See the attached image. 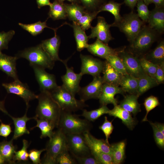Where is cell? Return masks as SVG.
I'll return each instance as SVG.
<instances>
[{"mask_svg":"<svg viewBox=\"0 0 164 164\" xmlns=\"http://www.w3.org/2000/svg\"><path fill=\"white\" fill-rule=\"evenodd\" d=\"M37 95L38 103L35 116L49 121L57 128L61 111L60 107L49 92L40 91Z\"/></svg>","mask_w":164,"mask_h":164,"instance_id":"1","label":"cell"},{"mask_svg":"<svg viewBox=\"0 0 164 164\" xmlns=\"http://www.w3.org/2000/svg\"><path fill=\"white\" fill-rule=\"evenodd\" d=\"M79 116L61 110L57 128L60 129L66 135L90 132L92 127L91 123L86 119L80 118Z\"/></svg>","mask_w":164,"mask_h":164,"instance_id":"2","label":"cell"},{"mask_svg":"<svg viewBox=\"0 0 164 164\" xmlns=\"http://www.w3.org/2000/svg\"><path fill=\"white\" fill-rule=\"evenodd\" d=\"M50 93L63 111L72 112L82 109L87 106L84 101L76 99L75 96L62 85L58 86Z\"/></svg>","mask_w":164,"mask_h":164,"instance_id":"3","label":"cell"},{"mask_svg":"<svg viewBox=\"0 0 164 164\" xmlns=\"http://www.w3.org/2000/svg\"><path fill=\"white\" fill-rule=\"evenodd\" d=\"M57 128L47 142L41 164H56L57 156L67 146L66 135L60 129Z\"/></svg>","mask_w":164,"mask_h":164,"instance_id":"4","label":"cell"},{"mask_svg":"<svg viewBox=\"0 0 164 164\" xmlns=\"http://www.w3.org/2000/svg\"><path fill=\"white\" fill-rule=\"evenodd\" d=\"M15 56L18 59L22 58L26 59L29 62L30 66L35 65L52 70L54 66L55 61L45 51L40 44L20 51Z\"/></svg>","mask_w":164,"mask_h":164,"instance_id":"5","label":"cell"},{"mask_svg":"<svg viewBox=\"0 0 164 164\" xmlns=\"http://www.w3.org/2000/svg\"><path fill=\"white\" fill-rule=\"evenodd\" d=\"M144 23L137 14L132 12L122 17L118 22L111 24L112 26L118 27L131 44L144 26Z\"/></svg>","mask_w":164,"mask_h":164,"instance_id":"6","label":"cell"},{"mask_svg":"<svg viewBox=\"0 0 164 164\" xmlns=\"http://www.w3.org/2000/svg\"><path fill=\"white\" fill-rule=\"evenodd\" d=\"M155 38V31L149 26H143L131 44V48L135 52H143L150 47Z\"/></svg>","mask_w":164,"mask_h":164,"instance_id":"7","label":"cell"},{"mask_svg":"<svg viewBox=\"0 0 164 164\" xmlns=\"http://www.w3.org/2000/svg\"><path fill=\"white\" fill-rule=\"evenodd\" d=\"M68 149L73 157L83 156L91 154L83 134L66 135Z\"/></svg>","mask_w":164,"mask_h":164,"instance_id":"8","label":"cell"},{"mask_svg":"<svg viewBox=\"0 0 164 164\" xmlns=\"http://www.w3.org/2000/svg\"><path fill=\"white\" fill-rule=\"evenodd\" d=\"M2 85L8 93L16 95L22 98L26 108H29L30 101L37 99L38 95L30 89L27 84L22 83L19 79L9 83H3Z\"/></svg>","mask_w":164,"mask_h":164,"instance_id":"9","label":"cell"},{"mask_svg":"<svg viewBox=\"0 0 164 164\" xmlns=\"http://www.w3.org/2000/svg\"><path fill=\"white\" fill-rule=\"evenodd\" d=\"M67 60H62L66 68V73L61 76L62 86L73 96L78 93L80 87V81L83 75L80 73H76L73 67H69L67 64Z\"/></svg>","mask_w":164,"mask_h":164,"instance_id":"10","label":"cell"},{"mask_svg":"<svg viewBox=\"0 0 164 164\" xmlns=\"http://www.w3.org/2000/svg\"><path fill=\"white\" fill-rule=\"evenodd\" d=\"M31 66L33 69L40 91H46L50 92L58 86L54 74L48 73L45 71V69L42 67L35 65Z\"/></svg>","mask_w":164,"mask_h":164,"instance_id":"11","label":"cell"},{"mask_svg":"<svg viewBox=\"0 0 164 164\" xmlns=\"http://www.w3.org/2000/svg\"><path fill=\"white\" fill-rule=\"evenodd\" d=\"M81 62L80 73L83 75L89 74L93 77L100 76L102 72L104 62L90 55L80 54Z\"/></svg>","mask_w":164,"mask_h":164,"instance_id":"12","label":"cell"},{"mask_svg":"<svg viewBox=\"0 0 164 164\" xmlns=\"http://www.w3.org/2000/svg\"><path fill=\"white\" fill-rule=\"evenodd\" d=\"M118 56L122 60L128 74L138 78L145 73L141 67L140 59L136 56L124 50L118 52Z\"/></svg>","mask_w":164,"mask_h":164,"instance_id":"13","label":"cell"},{"mask_svg":"<svg viewBox=\"0 0 164 164\" xmlns=\"http://www.w3.org/2000/svg\"><path fill=\"white\" fill-rule=\"evenodd\" d=\"M97 18V24L95 26L91 28V33L88 36V39L96 37L98 40L108 44L109 42L113 39L110 30L111 24H108L103 17L98 16Z\"/></svg>","mask_w":164,"mask_h":164,"instance_id":"14","label":"cell"},{"mask_svg":"<svg viewBox=\"0 0 164 164\" xmlns=\"http://www.w3.org/2000/svg\"><path fill=\"white\" fill-rule=\"evenodd\" d=\"M93 77L92 81L88 85L80 87L78 92L80 100L85 101L91 99H98L104 82L100 76Z\"/></svg>","mask_w":164,"mask_h":164,"instance_id":"15","label":"cell"},{"mask_svg":"<svg viewBox=\"0 0 164 164\" xmlns=\"http://www.w3.org/2000/svg\"><path fill=\"white\" fill-rule=\"evenodd\" d=\"M124 93L119 86L104 83L98 98L100 103L101 106L109 104H112L114 106L117 105L118 102L114 97L115 95L119 94H123Z\"/></svg>","mask_w":164,"mask_h":164,"instance_id":"16","label":"cell"},{"mask_svg":"<svg viewBox=\"0 0 164 164\" xmlns=\"http://www.w3.org/2000/svg\"><path fill=\"white\" fill-rule=\"evenodd\" d=\"M57 29L55 28L54 30L55 34L53 37L42 41L40 44L52 60L55 62L59 61L62 62L63 60L60 58L58 54L60 40L59 36L56 35Z\"/></svg>","mask_w":164,"mask_h":164,"instance_id":"17","label":"cell"},{"mask_svg":"<svg viewBox=\"0 0 164 164\" xmlns=\"http://www.w3.org/2000/svg\"><path fill=\"white\" fill-rule=\"evenodd\" d=\"M86 48L91 54L105 59L111 55H118V52L97 39L93 43L88 44Z\"/></svg>","mask_w":164,"mask_h":164,"instance_id":"18","label":"cell"},{"mask_svg":"<svg viewBox=\"0 0 164 164\" xmlns=\"http://www.w3.org/2000/svg\"><path fill=\"white\" fill-rule=\"evenodd\" d=\"M16 56L7 55L0 52V70L14 80H18L16 69Z\"/></svg>","mask_w":164,"mask_h":164,"instance_id":"19","label":"cell"},{"mask_svg":"<svg viewBox=\"0 0 164 164\" xmlns=\"http://www.w3.org/2000/svg\"><path fill=\"white\" fill-rule=\"evenodd\" d=\"M85 142L91 152L111 154V145L104 139H98L92 135L90 132L83 134Z\"/></svg>","mask_w":164,"mask_h":164,"instance_id":"20","label":"cell"},{"mask_svg":"<svg viewBox=\"0 0 164 164\" xmlns=\"http://www.w3.org/2000/svg\"><path fill=\"white\" fill-rule=\"evenodd\" d=\"M147 22L149 26L159 33L164 30V10L162 8L155 7L150 11Z\"/></svg>","mask_w":164,"mask_h":164,"instance_id":"21","label":"cell"},{"mask_svg":"<svg viewBox=\"0 0 164 164\" xmlns=\"http://www.w3.org/2000/svg\"><path fill=\"white\" fill-rule=\"evenodd\" d=\"M108 114L110 116L121 119L122 123L131 130H133L136 124L135 119L132 117L131 113L123 109L120 105L114 106L113 109L110 110Z\"/></svg>","mask_w":164,"mask_h":164,"instance_id":"22","label":"cell"},{"mask_svg":"<svg viewBox=\"0 0 164 164\" xmlns=\"http://www.w3.org/2000/svg\"><path fill=\"white\" fill-rule=\"evenodd\" d=\"M104 83L119 86L123 75L114 69L107 60L104 62L102 72Z\"/></svg>","mask_w":164,"mask_h":164,"instance_id":"23","label":"cell"},{"mask_svg":"<svg viewBox=\"0 0 164 164\" xmlns=\"http://www.w3.org/2000/svg\"><path fill=\"white\" fill-rule=\"evenodd\" d=\"M28 108H26L25 114L21 117L15 118L9 114V116L13 120L14 125V135L12 138L16 139L24 134H30L29 131L26 128V123L29 120L34 119V116L29 118L27 116V112Z\"/></svg>","mask_w":164,"mask_h":164,"instance_id":"24","label":"cell"},{"mask_svg":"<svg viewBox=\"0 0 164 164\" xmlns=\"http://www.w3.org/2000/svg\"><path fill=\"white\" fill-rule=\"evenodd\" d=\"M138 97L135 94L127 95L121 101L119 105L124 109L135 115L141 111L140 104L138 101Z\"/></svg>","mask_w":164,"mask_h":164,"instance_id":"25","label":"cell"},{"mask_svg":"<svg viewBox=\"0 0 164 164\" xmlns=\"http://www.w3.org/2000/svg\"><path fill=\"white\" fill-rule=\"evenodd\" d=\"M13 139L9 141L4 140L0 142V154L6 163H15L13 160L15 152L17 149L13 144Z\"/></svg>","mask_w":164,"mask_h":164,"instance_id":"26","label":"cell"},{"mask_svg":"<svg viewBox=\"0 0 164 164\" xmlns=\"http://www.w3.org/2000/svg\"><path fill=\"white\" fill-rule=\"evenodd\" d=\"M138 85V78L127 74L123 75L119 86L124 92L137 95Z\"/></svg>","mask_w":164,"mask_h":164,"instance_id":"27","label":"cell"},{"mask_svg":"<svg viewBox=\"0 0 164 164\" xmlns=\"http://www.w3.org/2000/svg\"><path fill=\"white\" fill-rule=\"evenodd\" d=\"M73 28L76 40L77 50L81 51L86 48L88 45V36L81 27L76 22H73L71 25Z\"/></svg>","mask_w":164,"mask_h":164,"instance_id":"28","label":"cell"},{"mask_svg":"<svg viewBox=\"0 0 164 164\" xmlns=\"http://www.w3.org/2000/svg\"><path fill=\"white\" fill-rule=\"evenodd\" d=\"M126 142L123 140L111 145V154L114 164L121 163L125 158Z\"/></svg>","mask_w":164,"mask_h":164,"instance_id":"29","label":"cell"},{"mask_svg":"<svg viewBox=\"0 0 164 164\" xmlns=\"http://www.w3.org/2000/svg\"><path fill=\"white\" fill-rule=\"evenodd\" d=\"M67 16L73 22H77L87 12L85 8L76 3H64Z\"/></svg>","mask_w":164,"mask_h":164,"instance_id":"30","label":"cell"},{"mask_svg":"<svg viewBox=\"0 0 164 164\" xmlns=\"http://www.w3.org/2000/svg\"><path fill=\"white\" fill-rule=\"evenodd\" d=\"M159 84L155 78L145 73L138 78L137 95L139 97L149 90Z\"/></svg>","mask_w":164,"mask_h":164,"instance_id":"31","label":"cell"},{"mask_svg":"<svg viewBox=\"0 0 164 164\" xmlns=\"http://www.w3.org/2000/svg\"><path fill=\"white\" fill-rule=\"evenodd\" d=\"M34 119L37 122L36 125L31 128L32 130L36 127L38 128L41 130V139L48 137L49 138L53 135L54 132L53 130L55 127L54 125L49 121L44 119L38 118L36 116Z\"/></svg>","mask_w":164,"mask_h":164,"instance_id":"32","label":"cell"},{"mask_svg":"<svg viewBox=\"0 0 164 164\" xmlns=\"http://www.w3.org/2000/svg\"><path fill=\"white\" fill-rule=\"evenodd\" d=\"M49 6L48 18H50L53 20L66 19L67 16L63 3H61L58 0H55Z\"/></svg>","mask_w":164,"mask_h":164,"instance_id":"33","label":"cell"},{"mask_svg":"<svg viewBox=\"0 0 164 164\" xmlns=\"http://www.w3.org/2000/svg\"><path fill=\"white\" fill-rule=\"evenodd\" d=\"M47 19L44 22L39 21L30 24L19 23L18 24L23 29L28 32L32 36H35L41 33L46 28L52 29L53 30H54L55 28L50 27L47 26L46 22Z\"/></svg>","mask_w":164,"mask_h":164,"instance_id":"34","label":"cell"},{"mask_svg":"<svg viewBox=\"0 0 164 164\" xmlns=\"http://www.w3.org/2000/svg\"><path fill=\"white\" fill-rule=\"evenodd\" d=\"M121 4L113 1H110L101 6L97 11L99 13L102 11H107L112 14L114 17V24L119 22L121 18L120 12Z\"/></svg>","mask_w":164,"mask_h":164,"instance_id":"35","label":"cell"},{"mask_svg":"<svg viewBox=\"0 0 164 164\" xmlns=\"http://www.w3.org/2000/svg\"><path fill=\"white\" fill-rule=\"evenodd\" d=\"M156 64L164 62V42H160L156 47L145 57Z\"/></svg>","mask_w":164,"mask_h":164,"instance_id":"36","label":"cell"},{"mask_svg":"<svg viewBox=\"0 0 164 164\" xmlns=\"http://www.w3.org/2000/svg\"><path fill=\"white\" fill-rule=\"evenodd\" d=\"M110 110L107 105H103L98 108L91 111L84 109L81 116L90 122H94L103 114H108Z\"/></svg>","mask_w":164,"mask_h":164,"instance_id":"37","label":"cell"},{"mask_svg":"<svg viewBox=\"0 0 164 164\" xmlns=\"http://www.w3.org/2000/svg\"><path fill=\"white\" fill-rule=\"evenodd\" d=\"M98 13L97 11L92 13L87 12L76 22L84 31L91 28V23Z\"/></svg>","mask_w":164,"mask_h":164,"instance_id":"38","label":"cell"},{"mask_svg":"<svg viewBox=\"0 0 164 164\" xmlns=\"http://www.w3.org/2000/svg\"><path fill=\"white\" fill-rule=\"evenodd\" d=\"M77 163L76 161L70 153L67 146L59 154L56 158V164H75Z\"/></svg>","mask_w":164,"mask_h":164,"instance_id":"39","label":"cell"},{"mask_svg":"<svg viewBox=\"0 0 164 164\" xmlns=\"http://www.w3.org/2000/svg\"><path fill=\"white\" fill-rule=\"evenodd\" d=\"M116 70L123 75L128 74L121 59L117 55L109 56L106 59Z\"/></svg>","mask_w":164,"mask_h":164,"instance_id":"40","label":"cell"},{"mask_svg":"<svg viewBox=\"0 0 164 164\" xmlns=\"http://www.w3.org/2000/svg\"><path fill=\"white\" fill-rule=\"evenodd\" d=\"M141 67L145 73L155 78L157 64L147 60L145 57L140 59Z\"/></svg>","mask_w":164,"mask_h":164,"instance_id":"41","label":"cell"},{"mask_svg":"<svg viewBox=\"0 0 164 164\" xmlns=\"http://www.w3.org/2000/svg\"><path fill=\"white\" fill-rule=\"evenodd\" d=\"M22 149L15 152L13 160L15 162L16 161H26L28 160L29 153L27 149L29 145V142L27 140L24 139L22 141Z\"/></svg>","mask_w":164,"mask_h":164,"instance_id":"42","label":"cell"},{"mask_svg":"<svg viewBox=\"0 0 164 164\" xmlns=\"http://www.w3.org/2000/svg\"><path fill=\"white\" fill-rule=\"evenodd\" d=\"M143 104L146 111V113L142 120V121H149L147 118L149 113L157 106L159 105L160 103L157 97L154 96H151L145 99Z\"/></svg>","mask_w":164,"mask_h":164,"instance_id":"43","label":"cell"},{"mask_svg":"<svg viewBox=\"0 0 164 164\" xmlns=\"http://www.w3.org/2000/svg\"><path fill=\"white\" fill-rule=\"evenodd\" d=\"M137 5L138 16L144 22H147L150 12L147 5L142 0H138Z\"/></svg>","mask_w":164,"mask_h":164,"instance_id":"44","label":"cell"},{"mask_svg":"<svg viewBox=\"0 0 164 164\" xmlns=\"http://www.w3.org/2000/svg\"><path fill=\"white\" fill-rule=\"evenodd\" d=\"M91 154L99 164H114L112 156L111 153L91 151Z\"/></svg>","mask_w":164,"mask_h":164,"instance_id":"45","label":"cell"},{"mask_svg":"<svg viewBox=\"0 0 164 164\" xmlns=\"http://www.w3.org/2000/svg\"><path fill=\"white\" fill-rule=\"evenodd\" d=\"M15 31L13 30H10L5 32H0V52L4 49H8V44L15 34Z\"/></svg>","mask_w":164,"mask_h":164,"instance_id":"46","label":"cell"},{"mask_svg":"<svg viewBox=\"0 0 164 164\" xmlns=\"http://www.w3.org/2000/svg\"><path fill=\"white\" fill-rule=\"evenodd\" d=\"M104 120L103 123L99 127V128L104 133L105 136V140L108 144H109L108 139L110 138V135L112 133L114 128L112 125L113 121H110L108 120L106 116L104 117Z\"/></svg>","mask_w":164,"mask_h":164,"instance_id":"47","label":"cell"},{"mask_svg":"<svg viewBox=\"0 0 164 164\" xmlns=\"http://www.w3.org/2000/svg\"><path fill=\"white\" fill-rule=\"evenodd\" d=\"M149 122L152 127L154 139L156 144L160 148L163 149L164 135L158 129L154 123L151 121Z\"/></svg>","mask_w":164,"mask_h":164,"instance_id":"48","label":"cell"},{"mask_svg":"<svg viewBox=\"0 0 164 164\" xmlns=\"http://www.w3.org/2000/svg\"><path fill=\"white\" fill-rule=\"evenodd\" d=\"M46 151V149H43L40 150L33 149L29 150V158L34 164H41V160L40 155L42 152Z\"/></svg>","mask_w":164,"mask_h":164,"instance_id":"49","label":"cell"},{"mask_svg":"<svg viewBox=\"0 0 164 164\" xmlns=\"http://www.w3.org/2000/svg\"><path fill=\"white\" fill-rule=\"evenodd\" d=\"M77 163L80 164H99V162L91 154L83 156L73 157Z\"/></svg>","mask_w":164,"mask_h":164,"instance_id":"50","label":"cell"},{"mask_svg":"<svg viewBox=\"0 0 164 164\" xmlns=\"http://www.w3.org/2000/svg\"><path fill=\"white\" fill-rule=\"evenodd\" d=\"M155 79L159 84L164 81V62L157 64Z\"/></svg>","mask_w":164,"mask_h":164,"instance_id":"51","label":"cell"},{"mask_svg":"<svg viewBox=\"0 0 164 164\" xmlns=\"http://www.w3.org/2000/svg\"><path fill=\"white\" fill-rule=\"evenodd\" d=\"M83 7L89 10L95 9L101 3V0H79Z\"/></svg>","mask_w":164,"mask_h":164,"instance_id":"52","label":"cell"},{"mask_svg":"<svg viewBox=\"0 0 164 164\" xmlns=\"http://www.w3.org/2000/svg\"><path fill=\"white\" fill-rule=\"evenodd\" d=\"M0 136L7 138L12 132L10 124H5L0 119Z\"/></svg>","mask_w":164,"mask_h":164,"instance_id":"53","label":"cell"},{"mask_svg":"<svg viewBox=\"0 0 164 164\" xmlns=\"http://www.w3.org/2000/svg\"><path fill=\"white\" fill-rule=\"evenodd\" d=\"M38 7L40 9L41 7L47 5L50 6L51 4L50 0H36Z\"/></svg>","mask_w":164,"mask_h":164,"instance_id":"54","label":"cell"},{"mask_svg":"<svg viewBox=\"0 0 164 164\" xmlns=\"http://www.w3.org/2000/svg\"><path fill=\"white\" fill-rule=\"evenodd\" d=\"M138 0H124L125 4L132 9L136 6Z\"/></svg>","mask_w":164,"mask_h":164,"instance_id":"55","label":"cell"},{"mask_svg":"<svg viewBox=\"0 0 164 164\" xmlns=\"http://www.w3.org/2000/svg\"><path fill=\"white\" fill-rule=\"evenodd\" d=\"M152 3L155 5V7L162 8L164 5V0H152Z\"/></svg>","mask_w":164,"mask_h":164,"instance_id":"56","label":"cell"},{"mask_svg":"<svg viewBox=\"0 0 164 164\" xmlns=\"http://www.w3.org/2000/svg\"><path fill=\"white\" fill-rule=\"evenodd\" d=\"M0 111L8 116L9 114L5 108V100L2 101H0Z\"/></svg>","mask_w":164,"mask_h":164,"instance_id":"57","label":"cell"},{"mask_svg":"<svg viewBox=\"0 0 164 164\" xmlns=\"http://www.w3.org/2000/svg\"><path fill=\"white\" fill-rule=\"evenodd\" d=\"M154 124L158 129L161 131L163 135H164V124L158 122H155L154 123Z\"/></svg>","mask_w":164,"mask_h":164,"instance_id":"58","label":"cell"},{"mask_svg":"<svg viewBox=\"0 0 164 164\" xmlns=\"http://www.w3.org/2000/svg\"><path fill=\"white\" fill-rule=\"evenodd\" d=\"M144 3L147 5L152 3V0H142Z\"/></svg>","mask_w":164,"mask_h":164,"instance_id":"59","label":"cell"},{"mask_svg":"<svg viewBox=\"0 0 164 164\" xmlns=\"http://www.w3.org/2000/svg\"><path fill=\"white\" fill-rule=\"evenodd\" d=\"M60 2L63 3L64 1L67 0L69 2H71L72 3H76L77 0H58Z\"/></svg>","mask_w":164,"mask_h":164,"instance_id":"60","label":"cell"},{"mask_svg":"<svg viewBox=\"0 0 164 164\" xmlns=\"http://www.w3.org/2000/svg\"><path fill=\"white\" fill-rule=\"evenodd\" d=\"M6 162L0 154V164H5Z\"/></svg>","mask_w":164,"mask_h":164,"instance_id":"61","label":"cell"}]
</instances>
